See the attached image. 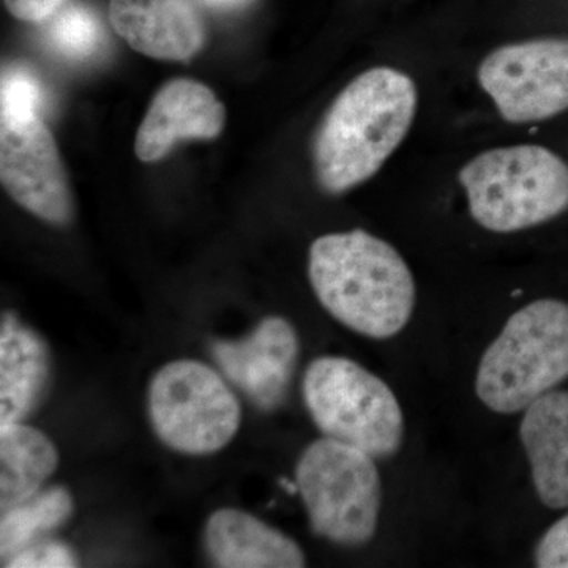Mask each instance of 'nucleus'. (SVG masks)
Here are the masks:
<instances>
[{
	"label": "nucleus",
	"mask_w": 568,
	"mask_h": 568,
	"mask_svg": "<svg viewBox=\"0 0 568 568\" xmlns=\"http://www.w3.org/2000/svg\"><path fill=\"white\" fill-rule=\"evenodd\" d=\"M534 559L537 567L568 568V514L541 536Z\"/></svg>",
	"instance_id": "21"
},
{
	"label": "nucleus",
	"mask_w": 568,
	"mask_h": 568,
	"mask_svg": "<svg viewBox=\"0 0 568 568\" xmlns=\"http://www.w3.org/2000/svg\"><path fill=\"white\" fill-rule=\"evenodd\" d=\"M149 420L156 437L183 455H212L237 435L242 406L215 369L192 358L163 365L148 387Z\"/></svg>",
	"instance_id": "7"
},
{
	"label": "nucleus",
	"mask_w": 568,
	"mask_h": 568,
	"mask_svg": "<svg viewBox=\"0 0 568 568\" xmlns=\"http://www.w3.org/2000/svg\"><path fill=\"white\" fill-rule=\"evenodd\" d=\"M205 549L216 567L298 568L305 555L297 541L239 508H220L204 530Z\"/></svg>",
	"instance_id": "15"
},
{
	"label": "nucleus",
	"mask_w": 568,
	"mask_h": 568,
	"mask_svg": "<svg viewBox=\"0 0 568 568\" xmlns=\"http://www.w3.org/2000/svg\"><path fill=\"white\" fill-rule=\"evenodd\" d=\"M201 2L213 7V9H239V7H244L252 0H201Z\"/></svg>",
	"instance_id": "23"
},
{
	"label": "nucleus",
	"mask_w": 568,
	"mask_h": 568,
	"mask_svg": "<svg viewBox=\"0 0 568 568\" xmlns=\"http://www.w3.org/2000/svg\"><path fill=\"white\" fill-rule=\"evenodd\" d=\"M310 528L339 547H364L375 537L383 506L376 458L361 448L321 437L295 467Z\"/></svg>",
	"instance_id": "6"
},
{
	"label": "nucleus",
	"mask_w": 568,
	"mask_h": 568,
	"mask_svg": "<svg viewBox=\"0 0 568 568\" xmlns=\"http://www.w3.org/2000/svg\"><path fill=\"white\" fill-rule=\"evenodd\" d=\"M474 222L497 234L518 233L568 212V163L544 145L478 153L459 170Z\"/></svg>",
	"instance_id": "3"
},
{
	"label": "nucleus",
	"mask_w": 568,
	"mask_h": 568,
	"mask_svg": "<svg viewBox=\"0 0 568 568\" xmlns=\"http://www.w3.org/2000/svg\"><path fill=\"white\" fill-rule=\"evenodd\" d=\"M69 0H3L14 18L28 22L47 21L55 11L67 6Z\"/></svg>",
	"instance_id": "22"
},
{
	"label": "nucleus",
	"mask_w": 568,
	"mask_h": 568,
	"mask_svg": "<svg viewBox=\"0 0 568 568\" xmlns=\"http://www.w3.org/2000/svg\"><path fill=\"white\" fill-rule=\"evenodd\" d=\"M58 466V447L43 432L24 422L0 425V510L41 491Z\"/></svg>",
	"instance_id": "16"
},
{
	"label": "nucleus",
	"mask_w": 568,
	"mask_h": 568,
	"mask_svg": "<svg viewBox=\"0 0 568 568\" xmlns=\"http://www.w3.org/2000/svg\"><path fill=\"white\" fill-rule=\"evenodd\" d=\"M78 556L70 545L59 540L37 541L21 549L17 555L3 560L2 567L9 568H70L78 567Z\"/></svg>",
	"instance_id": "20"
},
{
	"label": "nucleus",
	"mask_w": 568,
	"mask_h": 568,
	"mask_svg": "<svg viewBox=\"0 0 568 568\" xmlns=\"http://www.w3.org/2000/svg\"><path fill=\"white\" fill-rule=\"evenodd\" d=\"M567 379L568 304L538 298L508 317L485 349L476 394L493 413H525Z\"/></svg>",
	"instance_id": "4"
},
{
	"label": "nucleus",
	"mask_w": 568,
	"mask_h": 568,
	"mask_svg": "<svg viewBox=\"0 0 568 568\" xmlns=\"http://www.w3.org/2000/svg\"><path fill=\"white\" fill-rule=\"evenodd\" d=\"M0 178L26 211L55 226L73 219V200L54 138L39 115L0 119Z\"/></svg>",
	"instance_id": "9"
},
{
	"label": "nucleus",
	"mask_w": 568,
	"mask_h": 568,
	"mask_svg": "<svg viewBox=\"0 0 568 568\" xmlns=\"http://www.w3.org/2000/svg\"><path fill=\"white\" fill-rule=\"evenodd\" d=\"M47 339L11 312L0 323V425L32 416L47 398L52 381Z\"/></svg>",
	"instance_id": "13"
},
{
	"label": "nucleus",
	"mask_w": 568,
	"mask_h": 568,
	"mask_svg": "<svg viewBox=\"0 0 568 568\" xmlns=\"http://www.w3.org/2000/svg\"><path fill=\"white\" fill-rule=\"evenodd\" d=\"M224 108L201 82L164 84L138 130L134 152L141 162H159L182 140H212L222 133Z\"/></svg>",
	"instance_id": "11"
},
{
	"label": "nucleus",
	"mask_w": 568,
	"mask_h": 568,
	"mask_svg": "<svg viewBox=\"0 0 568 568\" xmlns=\"http://www.w3.org/2000/svg\"><path fill=\"white\" fill-rule=\"evenodd\" d=\"M308 276L325 312L355 334L392 338L414 315L416 282L405 257L364 230L317 237Z\"/></svg>",
	"instance_id": "2"
},
{
	"label": "nucleus",
	"mask_w": 568,
	"mask_h": 568,
	"mask_svg": "<svg viewBox=\"0 0 568 568\" xmlns=\"http://www.w3.org/2000/svg\"><path fill=\"white\" fill-rule=\"evenodd\" d=\"M110 21L134 51L162 61H189L205 43L190 0H111Z\"/></svg>",
	"instance_id": "12"
},
{
	"label": "nucleus",
	"mask_w": 568,
	"mask_h": 568,
	"mask_svg": "<svg viewBox=\"0 0 568 568\" xmlns=\"http://www.w3.org/2000/svg\"><path fill=\"white\" fill-rule=\"evenodd\" d=\"M44 103L43 85L31 70L10 65L3 70L0 84V115L2 119H31L39 115Z\"/></svg>",
	"instance_id": "19"
},
{
	"label": "nucleus",
	"mask_w": 568,
	"mask_h": 568,
	"mask_svg": "<svg viewBox=\"0 0 568 568\" xmlns=\"http://www.w3.org/2000/svg\"><path fill=\"white\" fill-rule=\"evenodd\" d=\"M213 361L257 409L274 410L282 405L301 355V339L290 321L264 317L244 338L215 339Z\"/></svg>",
	"instance_id": "10"
},
{
	"label": "nucleus",
	"mask_w": 568,
	"mask_h": 568,
	"mask_svg": "<svg viewBox=\"0 0 568 568\" xmlns=\"http://www.w3.org/2000/svg\"><path fill=\"white\" fill-rule=\"evenodd\" d=\"M74 511V499L62 485L43 488L17 506L7 508L0 518V556L2 560L44 540L61 528Z\"/></svg>",
	"instance_id": "17"
},
{
	"label": "nucleus",
	"mask_w": 568,
	"mask_h": 568,
	"mask_svg": "<svg viewBox=\"0 0 568 568\" xmlns=\"http://www.w3.org/2000/svg\"><path fill=\"white\" fill-rule=\"evenodd\" d=\"M416 82L392 67L358 74L325 112L313 142L317 182L327 193L349 192L379 173L416 118Z\"/></svg>",
	"instance_id": "1"
},
{
	"label": "nucleus",
	"mask_w": 568,
	"mask_h": 568,
	"mask_svg": "<svg viewBox=\"0 0 568 568\" xmlns=\"http://www.w3.org/2000/svg\"><path fill=\"white\" fill-rule=\"evenodd\" d=\"M477 80L508 123L556 118L568 111V39L503 44L485 55Z\"/></svg>",
	"instance_id": "8"
},
{
	"label": "nucleus",
	"mask_w": 568,
	"mask_h": 568,
	"mask_svg": "<svg viewBox=\"0 0 568 568\" xmlns=\"http://www.w3.org/2000/svg\"><path fill=\"white\" fill-rule=\"evenodd\" d=\"M519 439L540 503L568 508V390L556 388L526 407Z\"/></svg>",
	"instance_id": "14"
},
{
	"label": "nucleus",
	"mask_w": 568,
	"mask_h": 568,
	"mask_svg": "<svg viewBox=\"0 0 568 568\" xmlns=\"http://www.w3.org/2000/svg\"><path fill=\"white\" fill-rule=\"evenodd\" d=\"M306 409L325 437L366 452L376 459L398 454L405 416L387 383L365 366L338 357H317L304 376Z\"/></svg>",
	"instance_id": "5"
},
{
	"label": "nucleus",
	"mask_w": 568,
	"mask_h": 568,
	"mask_svg": "<svg viewBox=\"0 0 568 568\" xmlns=\"http://www.w3.org/2000/svg\"><path fill=\"white\" fill-rule=\"evenodd\" d=\"M43 41L48 50L59 58L73 62L88 61L102 50L103 24L99 14L89 7L71 3L48 18Z\"/></svg>",
	"instance_id": "18"
}]
</instances>
